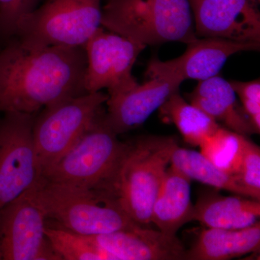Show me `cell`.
I'll list each match as a JSON object with an SVG mask.
<instances>
[{"instance_id":"obj_17","label":"cell","mask_w":260,"mask_h":260,"mask_svg":"<svg viewBox=\"0 0 260 260\" xmlns=\"http://www.w3.org/2000/svg\"><path fill=\"white\" fill-rule=\"evenodd\" d=\"M259 216V200L211 191L202 194L194 205L193 220L208 228L237 230L257 223Z\"/></svg>"},{"instance_id":"obj_6","label":"cell","mask_w":260,"mask_h":260,"mask_svg":"<svg viewBox=\"0 0 260 260\" xmlns=\"http://www.w3.org/2000/svg\"><path fill=\"white\" fill-rule=\"evenodd\" d=\"M102 0H44L19 21L17 39L30 49L85 47L102 26Z\"/></svg>"},{"instance_id":"obj_11","label":"cell","mask_w":260,"mask_h":260,"mask_svg":"<svg viewBox=\"0 0 260 260\" xmlns=\"http://www.w3.org/2000/svg\"><path fill=\"white\" fill-rule=\"evenodd\" d=\"M259 42H240L222 38H197L187 44L185 52L175 59H153L146 73L150 78L171 76L182 80L199 81L218 75L228 59L237 53L256 51Z\"/></svg>"},{"instance_id":"obj_16","label":"cell","mask_w":260,"mask_h":260,"mask_svg":"<svg viewBox=\"0 0 260 260\" xmlns=\"http://www.w3.org/2000/svg\"><path fill=\"white\" fill-rule=\"evenodd\" d=\"M230 82L218 75L201 80L188 95L190 104L229 129L243 135L256 134L242 109L238 106Z\"/></svg>"},{"instance_id":"obj_19","label":"cell","mask_w":260,"mask_h":260,"mask_svg":"<svg viewBox=\"0 0 260 260\" xmlns=\"http://www.w3.org/2000/svg\"><path fill=\"white\" fill-rule=\"evenodd\" d=\"M160 109L162 117L174 123L191 146H200L220 126L206 113L186 102L179 91L173 93Z\"/></svg>"},{"instance_id":"obj_21","label":"cell","mask_w":260,"mask_h":260,"mask_svg":"<svg viewBox=\"0 0 260 260\" xmlns=\"http://www.w3.org/2000/svg\"><path fill=\"white\" fill-rule=\"evenodd\" d=\"M246 138L220 126L200 145V153L219 169L234 176L240 168Z\"/></svg>"},{"instance_id":"obj_20","label":"cell","mask_w":260,"mask_h":260,"mask_svg":"<svg viewBox=\"0 0 260 260\" xmlns=\"http://www.w3.org/2000/svg\"><path fill=\"white\" fill-rule=\"evenodd\" d=\"M171 164L191 180L249 198L234 176L219 169L200 152L177 146L173 152Z\"/></svg>"},{"instance_id":"obj_13","label":"cell","mask_w":260,"mask_h":260,"mask_svg":"<svg viewBox=\"0 0 260 260\" xmlns=\"http://www.w3.org/2000/svg\"><path fill=\"white\" fill-rule=\"evenodd\" d=\"M182 83L174 77H155L126 91L109 95L106 103L108 124L117 135L138 127L179 91Z\"/></svg>"},{"instance_id":"obj_1","label":"cell","mask_w":260,"mask_h":260,"mask_svg":"<svg viewBox=\"0 0 260 260\" xmlns=\"http://www.w3.org/2000/svg\"><path fill=\"white\" fill-rule=\"evenodd\" d=\"M84 47L30 49L17 38L0 49V113L37 114L64 99L83 95Z\"/></svg>"},{"instance_id":"obj_5","label":"cell","mask_w":260,"mask_h":260,"mask_svg":"<svg viewBox=\"0 0 260 260\" xmlns=\"http://www.w3.org/2000/svg\"><path fill=\"white\" fill-rule=\"evenodd\" d=\"M34 192L47 218L76 234L93 237L138 225L112 197L100 191L53 184L42 179Z\"/></svg>"},{"instance_id":"obj_8","label":"cell","mask_w":260,"mask_h":260,"mask_svg":"<svg viewBox=\"0 0 260 260\" xmlns=\"http://www.w3.org/2000/svg\"><path fill=\"white\" fill-rule=\"evenodd\" d=\"M36 115L8 112L0 119V210L42 180L32 135Z\"/></svg>"},{"instance_id":"obj_25","label":"cell","mask_w":260,"mask_h":260,"mask_svg":"<svg viewBox=\"0 0 260 260\" xmlns=\"http://www.w3.org/2000/svg\"><path fill=\"white\" fill-rule=\"evenodd\" d=\"M230 83L241 100L260 103L259 80L250 82L232 81Z\"/></svg>"},{"instance_id":"obj_10","label":"cell","mask_w":260,"mask_h":260,"mask_svg":"<svg viewBox=\"0 0 260 260\" xmlns=\"http://www.w3.org/2000/svg\"><path fill=\"white\" fill-rule=\"evenodd\" d=\"M87 93L107 88L108 95L121 93L138 85L133 68L146 46L101 26L85 45Z\"/></svg>"},{"instance_id":"obj_22","label":"cell","mask_w":260,"mask_h":260,"mask_svg":"<svg viewBox=\"0 0 260 260\" xmlns=\"http://www.w3.org/2000/svg\"><path fill=\"white\" fill-rule=\"evenodd\" d=\"M45 233L51 247L61 260H112L91 237L47 224Z\"/></svg>"},{"instance_id":"obj_7","label":"cell","mask_w":260,"mask_h":260,"mask_svg":"<svg viewBox=\"0 0 260 260\" xmlns=\"http://www.w3.org/2000/svg\"><path fill=\"white\" fill-rule=\"evenodd\" d=\"M108 99L102 91L85 93L48 106L36 115L32 135L42 174L81 138Z\"/></svg>"},{"instance_id":"obj_3","label":"cell","mask_w":260,"mask_h":260,"mask_svg":"<svg viewBox=\"0 0 260 260\" xmlns=\"http://www.w3.org/2000/svg\"><path fill=\"white\" fill-rule=\"evenodd\" d=\"M102 26L146 47L198 38L188 0H108Z\"/></svg>"},{"instance_id":"obj_9","label":"cell","mask_w":260,"mask_h":260,"mask_svg":"<svg viewBox=\"0 0 260 260\" xmlns=\"http://www.w3.org/2000/svg\"><path fill=\"white\" fill-rule=\"evenodd\" d=\"M34 187L0 210V259L61 260L46 235L47 215Z\"/></svg>"},{"instance_id":"obj_4","label":"cell","mask_w":260,"mask_h":260,"mask_svg":"<svg viewBox=\"0 0 260 260\" xmlns=\"http://www.w3.org/2000/svg\"><path fill=\"white\" fill-rule=\"evenodd\" d=\"M177 146L171 137H144L129 143L113 196L119 208L138 225L151 223L154 202Z\"/></svg>"},{"instance_id":"obj_14","label":"cell","mask_w":260,"mask_h":260,"mask_svg":"<svg viewBox=\"0 0 260 260\" xmlns=\"http://www.w3.org/2000/svg\"><path fill=\"white\" fill-rule=\"evenodd\" d=\"M112 260H184L186 249L177 237L137 225L91 237Z\"/></svg>"},{"instance_id":"obj_23","label":"cell","mask_w":260,"mask_h":260,"mask_svg":"<svg viewBox=\"0 0 260 260\" xmlns=\"http://www.w3.org/2000/svg\"><path fill=\"white\" fill-rule=\"evenodd\" d=\"M42 0H0V49L16 37L19 21L32 13Z\"/></svg>"},{"instance_id":"obj_24","label":"cell","mask_w":260,"mask_h":260,"mask_svg":"<svg viewBox=\"0 0 260 260\" xmlns=\"http://www.w3.org/2000/svg\"><path fill=\"white\" fill-rule=\"evenodd\" d=\"M249 198L260 199V149L246 138L242 162L234 175Z\"/></svg>"},{"instance_id":"obj_18","label":"cell","mask_w":260,"mask_h":260,"mask_svg":"<svg viewBox=\"0 0 260 260\" xmlns=\"http://www.w3.org/2000/svg\"><path fill=\"white\" fill-rule=\"evenodd\" d=\"M259 221L237 230L208 228L186 250V259L229 260L259 252Z\"/></svg>"},{"instance_id":"obj_2","label":"cell","mask_w":260,"mask_h":260,"mask_svg":"<svg viewBox=\"0 0 260 260\" xmlns=\"http://www.w3.org/2000/svg\"><path fill=\"white\" fill-rule=\"evenodd\" d=\"M117 135L108 124L103 109L76 143L43 173V179L53 184L100 191L114 199V182L129 147Z\"/></svg>"},{"instance_id":"obj_12","label":"cell","mask_w":260,"mask_h":260,"mask_svg":"<svg viewBox=\"0 0 260 260\" xmlns=\"http://www.w3.org/2000/svg\"><path fill=\"white\" fill-rule=\"evenodd\" d=\"M200 38L260 42L256 0H188Z\"/></svg>"},{"instance_id":"obj_15","label":"cell","mask_w":260,"mask_h":260,"mask_svg":"<svg viewBox=\"0 0 260 260\" xmlns=\"http://www.w3.org/2000/svg\"><path fill=\"white\" fill-rule=\"evenodd\" d=\"M191 179L171 164L168 167L152 209L151 223L171 237L193 220Z\"/></svg>"}]
</instances>
